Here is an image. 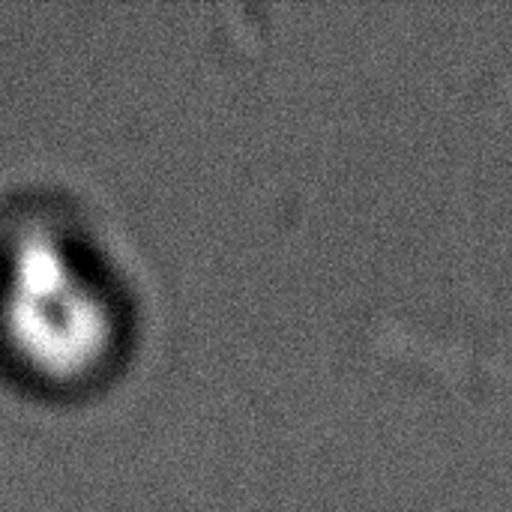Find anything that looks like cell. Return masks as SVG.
Listing matches in <instances>:
<instances>
[{
  "instance_id": "1",
  "label": "cell",
  "mask_w": 512,
  "mask_h": 512,
  "mask_svg": "<svg viewBox=\"0 0 512 512\" xmlns=\"http://www.w3.org/2000/svg\"><path fill=\"white\" fill-rule=\"evenodd\" d=\"M3 318L18 351L51 375L87 369L111 339V312L93 279L48 240L15 252Z\"/></svg>"
}]
</instances>
